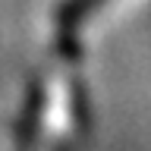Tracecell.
Listing matches in <instances>:
<instances>
[{
  "instance_id": "cell-1",
  "label": "cell",
  "mask_w": 151,
  "mask_h": 151,
  "mask_svg": "<svg viewBox=\"0 0 151 151\" xmlns=\"http://www.w3.org/2000/svg\"><path fill=\"white\" fill-rule=\"evenodd\" d=\"M101 3L104 0H63V3H60V9H57V41H60L63 50L73 47L76 32L82 28V22L91 16Z\"/></svg>"
}]
</instances>
